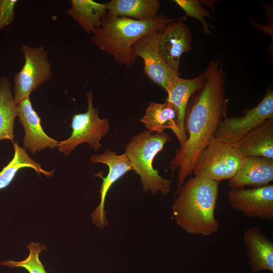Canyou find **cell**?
Segmentation results:
<instances>
[{
	"label": "cell",
	"mask_w": 273,
	"mask_h": 273,
	"mask_svg": "<svg viewBox=\"0 0 273 273\" xmlns=\"http://www.w3.org/2000/svg\"><path fill=\"white\" fill-rule=\"evenodd\" d=\"M240 117H226L218 126L214 137L235 145L248 133L273 118V92L269 88L255 107L243 112Z\"/></svg>",
	"instance_id": "obj_8"
},
{
	"label": "cell",
	"mask_w": 273,
	"mask_h": 273,
	"mask_svg": "<svg viewBox=\"0 0 273 273\" xmlns=\"http://www.w3.org/2000/svg\"><path fill=\"white\" fill-rule=\"evenodd\" d=\"M205 81L204 72L196 77L184 79L176 77L172 81L167 94L166 101L171 103L177 109L180 127L183 144L187 141V135L184 128V119L186 109L189 100L193 95L200 89Z\"/></svg>",
	"instance_id": "obj_18"
},
{
	"label": "cell",
	"mask_w": 273,
	"mask_h": 273,
	"mask_svg": "<svg viewBox=\"0 0 273 273\" xmlns=\"http://www.w3.org/2000/svg\"><path fill=\"white\" fill-rule=\"evenodd\" d=\"M25 62L21 70L14 76V100L18 105L29 97L30 93L48 80L52 75L47 52L43 47H21Z\"/></svg>",
	"instance_id": "obj_7"
},
{
	"label": "cell",
	"mask_w": 273,
	"mask_h": 273,
	"mask_svg": "<svg viewBox=\"0 0 273 273\" xmlns=\"http://www.w3.org/2000/svg\"><path fill=\"white\" fill-rule=\"evenodd\" d=\"M152 133L145 130L132 137L125 146L124 153L133 170L140 176L144 192L167 195L170 191L171 181L160 176L153 163L155 156L171 138L165 132Z\"/></svg>",
	"instance_id": "obj_4"
},
{
	"label": "cell",
	"mask_w": 273,
	"mask_h": 273,
	"mask_svg": "<svg viewBox=\"0 0 273 273\" xmlns=\"http://www.w3.org/2000/svg\"><path fill=\"white\" fill-rule=\"evenodd\" d=\"M176 3L185 13V16L192 17L198 20L202 27L203 32L206 35H211L214 28L208 23L205 17L211 19L209 12L202 5L201 2L197 0H174Z\"/></svg>",
	"instance_id": "obj_24"
},
{
	"label": "cell",
	"mask_w": 273,
	"mask_h": 273,
	"mask_svg": "<svg viewBox=\"0 0 273 273\" xmlns=\"http://www.w3.org/2000/svg\"><path fill=\"white\" fill-rule=\"evenodd\" d=\"M231 206L248 217L273 220V185L231 189L228 193Z\"/></svg>",
	"instance_id": "obj_10"
},
{
	"label": "cell",
	"mask_w": 273,
	"mask_h": 273,
	"mask_svg": "<svg viewBox=\"0 0 273 273\" xmlns=\"http://www.w3.org/2000/svg\"><path fill=\"white\" fill-rule=\"evenodd\" d=\"M17 105L11 91L9 79L0 78V141L9 140L14 142L13 127L17 116Z\"/></svg>",
	"instance_id": "obj_21"
},
{
	"label": "cell",
	"mask_w": 273,
	"mask_h": 273,
	"mask_svg": "<svg viewBox=\"0 0 273 273\" xmlns=\"http://www.w3.org/2000/svg\"><path fill=\"white\" fill-rule=\"evenodd\" d=\"M243 241L251 272L273 271V242L258 227L245 230Z\"/></svg>",
	"instance_id": "obj_15"
},
{
	"label": "cell",
	"mask_w": 273,
	"mask_h": 273,
	"mask_svg": "<svg viewBox=\"0 0 273 273\" xmlns=\"http://www.w3.org/2000/svg\"><path fill=\"white\" fill-rule=\"evenodd\" d=\"M234 145L244 157L273 159V118L265 121Z\"/></svg>",
	"instance_id": "obj_17"
},
{
	"label": "cell",
	"mask_w": 273,
	"mask_h": 273,
	"mask_svg": "<svg viewBox=\"0 0 273 273\" xmlns=\"http://www.w3.org/2000/svg\"><path fill=\"white\" fill-rule=\"evenodd\" d=\"M17 0H0V29L9 25L15 18Z\"/></svg>",
	"instance_id": "obj_25"
},
{
	"label": "cell",
	"mask_w": 273,
	"mask_h": 273,
	"mask_svg": "<svg viewBox=\"0 0 273 273\" xmlns=\"http://www.w3.org/2000/svg\"><path fill=\"white\" fill-rule=\"evenodd\" d=\"M90 160L94 163L106 164L109 167V172L106 177H104L101 172L96 174L101 177L103 181L100 190V203L92 214L93 223L97 227L104 229L108 224L105 210L106 195L113 184L126 172L133 170V168L125 153L118 155L116 152L109 149L102 154L93 155Z\"/></svg>",
	"instance_id": "obj_11"
},
{
	"label": "cell",
	"mask_w": 273,
	"mask_h": 273,
	"mask_svg": "<svg viewBox=\"0 0 273 273\" xmlns=\"http://www.w3.org/2000/svg\"><path fill=\"white\" fill-rule=\"evenodd\" d=\"M244 156L231 144L213 137L195 163L194 176L219 182L229 180L239 169Z\"/></svg>",
	"instance_id": "obj_5"
},
{
	"label": "cell",
	"mask_w": 273,
	"mask_h": 273,
	"mask_svg": "<svg viewBox=\"0 0 273 273\" xmlns=\"http://www.w3.org/2000/svg\"><path fill=\"white\" fill-rule=\"evenodd\" d=\"M272 180L273 159L244 157L236 173L229 180V186L231 189L259 187L268 185Z\"/></svg>",
	"instance_id": "obj_14"
},
{
	"label": "cell",
	"mask_w": 273,
	"mask_h": 273,
	"mask_svg": "<svg viewBox=\"0 0 273 273\" xmlns=\"http://www.w3.org/2000/svg\"><path fill=\"white\" fill-rule=\"evenodd\" d=\"M106 5L107 12L111 15L147 21L158 15L160 2L158 0H112Z\"/></svg>",
	"instance_id": "obj_19"
},
{
	"label": "cell",
	"mask_w": 273,
	"mask_h": 273,
	"mask_svg": "<svg viewBox=\"0 0 273 273\" xmlns=\"http://www.w3.org/2000/svg\"><path fill=\"white\" fill-rule=\"evenodd\" d=\"M184 18L186 17L171 18L159 14L152 20L138 21L107 12L100 26L92 32L91 40L107 55L112 56L116 64L129 67L135 62L131 48L136 40L169 22Z\"/></svg>",
	"instance_id": "obj_3"
},
{
	"label": "cell",
	"mask_w": 273,
	"mask_h": 273,
	"mask_svg": "<svg viewBox=\"0 0 273 273\" xmlns=\"http://www.w3.org/2000/svg\"><path fill=\"white\" fill-rule=\"evenodd\" d=\"M71 3L67 14L88 33L100 26L102 18L107 13L106 4L92 0H72Z\"/></svg>",
	"instance_id": "obj_20"
},
{
	"label": "cell",
	"mask_w": 273,
	"mask_h": 273,
	"mask_svg": "<svg viewBox=\"0 0 273 273\" xmlns=\"http://www.w3.org/2000/svg\"><path fill=\"white\" fill-rule=\"evenodd\" d=\"M87 109L84 113L74 114L72 117L70 136L59 142L58 150L68 155L76 147L82 143H87L97 151L101 147V140L109 131L108 119H100L98 108L93 103V92L86 93Z\"/></svg>",
	"instance_id": "obj_6"
},
{
	"label": "cell",
	"mask_w": 273,
	"mask_h": 273,
	"mask_svg": "<svg viewBox=\"0 0 273 273\" xmlns=\"http://www.w3.org/2000/svg\"><path fill=\"white\" fill-rule=\"evenodd\" d=\"M157 30L150 31L136 40L132 46L133 57L144 61V72L147 77L166 93L173 80L179 76V71L171 68L161 55L158 46Z\"/></svg>",
	"instance_id": "obj_9"
},
{
	"label": "cell",
	"mask_w": 273,
	"mask_h": 273,
	"mask_svg": "<svg viewBox=\"0 0 273 273\" xmlns=\"http://www.w3.org/2000/svg\"><path fill=\"white\" fill-rule=\"evenodd\" d=\"M204 73L205 83L191 97L186 109L187 141L169 162L171 172L177 170L176 194L186 178L192 175L196 160L226 117L229 100L225 93L223 58L219 56L211 60Z\"/></svg>",
	"instance_id": "obj_1"
},
{
	"label": "cell",
	"mask_w": 273,
	"mask_h": 273,
	"mask_svg": "<svg viewBox=\"0 0 273 273\" xmlns=\"http://www.w3.org/2000/svg\"><path fill=\"white\" fill-rule=\"evenodd\" d=\"M14 155L11 161L0 172V190L8 186L14 178L17 172L22 168L29 167L37 174L42 173L52 177L54 170L48 171L43 170L40 165L30 158L25 149L21 147L17 142H13Z\"/></svg>",
	"instance_id": "obj_22"
},
{
	"label": "cell",
	"mask_w": 273,
	"mask_h": 273,
	"mask_svg": "<svg viewBox=\"0 0 273 273\" xmlns=\"http://www.w3.org/2000/svg\"><path fill=\"white\" fill-rule=\"evenodd\" d=\"M219 182L194 176L176 194L172 213L177 225L193 235L209 236L220 224L215 216Z\"/></svg>",
	"instance_id": "obj_2"
},
{
	"label": "cell",
	"mask_w": 273,
	"mask_h": 273,
	"mask_svg": "<svg viewBox=\"0 0 273 273\" xmlns=\"http://www.w3.org/2000/svg\"><path fill=\"white\" fill-rule=\"evenodd\" d=\"M140 121L151 132H163L166 129H170L177 136L180 146H182L178 113L171 103L166 101L163 103L150 102Z\"/></svg>",
	"instance_id": "obj_16"
},
{
	"label": "cell",
	"mask_w": 273,
	"mask_h": 273,
	"mask_svg": "<svg viewBox=\"0 0 273 273\" xmlns=\"http://www.w3.org/2000/svg\"><path fill=\"white\" fill-rule=\"evenodd\" d=\"M17 116L24 127L23 145L25 149L34 154L47 148L54 149L59 142L49 137L40 124V118L33 109L29 97L17 105Z\"/></svg>",
	"instance_id": "obj_13"
},
{
	"label": "cell",
	"mask_w": 273,
	"mask_h": 273,
	"mask_svg": "<svg viewBox=\"0 0 273 273\" xmlns=\"http://www.w3.org/2000/svg\"><path fill=\"white\" fill-rule=\"evenodd\" d=\"M186 18L168 23L157 31L159 52L167 64L179 71L182 55L192 49V35L188 26L183 22Z\"/></svg>",
	"instance_id": "obj_12"
},
{
	"label": "cell",
	"mask_w": 273,
	"mask_h": 273,
	"mask_svg": "<svg viewBox=\"0 0 273 273\" xmlns=\"http://www.w3.org/2000/svg\"><path fill=\"white\" fill-rule=\"evenodd\" d=\"M29 253L28 256L21 261L7 260L0 262V264L10 268L22 267L29 273H47L44 267L40 261L39 255L40 252L47 250L44 244L31 242L27 246Z\"/></svg>",
	"instance_id": "obj_23"
}]
</instances>
